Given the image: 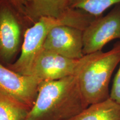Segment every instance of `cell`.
<instances>
[{
	"instance_id": "obj_1",
	"label": "cell",
	"mask_w": 120,
	"mask_h": 120,
	"mask_svg": "<svg viewBox=\"0 0 120 120\" xmlns=\"http://www.w3.org/2000/svg\"><path fill=\"white\" fill-rule=\"evenodd\" d=\"M86 108L77 76L42 82L34 106L23 120H68Z\"/></svg>"
},
{
	"instance_id": "obj_2",
	"label": "cell",
	"mask_w": 120,
	"mask_h": 120,
	"mask_svg": "<svg viewBox=\"0 0 120 120\" xmlns=\"http://www.w3.org/2000/svg\"><path fill=\"white\" fill-rule=\"evenodd\" d=\"M120 62V43L104 52L102 51L84 55L76 76L83 102L86 107L109 98V84Z\"/></svg>"
},
{
	"instance_id": "obj_3",
	"label": "cell",
	"mask_w": 120,
	"mask_h": 120,
	"mask_svg": "<svg viewBox=\"0 0 120 120\" xmlns=\"http://www.w3.org/2000/svg\"><path fill=\"white\" fill-rule=\"evenodd\" d=\"M94 19L90 15L72 8L60 19L40 18L25 31L19 56L16 61L6 66L19 74L30 76L36 60L43 50L45 40L52 28L66 25L83 31Z\"/></svg>"
},
{
	"instance_id": "obj_4",
	"label": "cell",
	"mask_w": 120,
	"mask_h": 120,
	"mask_svg": "<svg viewBox=\"0 0 120 120\" xmlns=\"http://www.w3.org/2000/svg\"><path fill=\"white\" fill-rule=\"evenodd\" d=\"M41 82L19 74L0 62V94L28 112L34 106Z\"/></svg>"
},
{
	"instance_id": "obj_5",
	"label": "cell",
	"mask_w": 120,
	"mask_h": 120,
	"mask_svg": "<svg viewBox=\"0 0 120 120\" xmlns=\"http://www.w3.org/2000/svg\"><path fill=\"white\" fill-rule=\"evenodd\" d=\"M19 13L8 0L0 4V62L4 65L12 64L21 49L23 37Z\"/></svg>"
},
{
	"instance_id": "obj_6",
	"label": "cell",
	"mask_w": 120,
	"mask_h": 120,
	"mask_svg": "<svg viewBox=\"0 0 120 120\" xmlns=\"http://www.w3.org/2000/svg\"><path fill=\"white\" fill-rule=\"evenodd\" d=\"M116 39H120V4L105 16L94 19L83 30V55L100 51Z\"/></svg>"
},
{
	"instance_id": "obj_7",
	"label": "cell",
	"mask_w": 120,
	"mask_h": 120,
	"mask_svg": "<svg viewBox=\"0 0 120 120\" xmlns=\"http://www.w3.org/2000/svg\"><path fill=\"white\" fill-rule=\"evenodd\" d=\"M81 58L72 59L43 49L36 60L30 76L41 82L76 76Z\"/></svg>"
},
{
	"instance_id": "obj_8",
	"label": "cell",
	"mask_w": 120,
	"mask_h": 120,
	"mask_svg": "<svg viewBox=\"0 0 120 120\" xmlns=\"http://www.w3.org/2000/svg\"><path fill=\"white\" fill-rule=\"evenodd\" d=\"M43 49L72 59H80L84 56L83 30L66 25L55 27L48 34Z\"/></svg>"
},
{
	"instance_id": "obj_9",
	"label": "cell",
	"mask_w": 120,
	"mask_h": 120,
	"mask_svg": "<svg viewBox=\"0 0 120 120\" xmlns=\"http://www.w3.org/2000/svg\"><path fill=\"white\" fill-rule=\"evenodd\" d=\"M69 1L70 0H26L27 17L34 22L42 17L62 18L71 10Z\"/></svg>"
},
{
	"instance_id": "obj_10",
	"label": "cell",
	"mask_w": 120,
	"mask_h": 120,
	"mask_svg": "<svg viewBox=\"0 0 120 120\" xmlns=\"http://www.w3.org/2000/svg\"><path fill=\"white\" fill-rule=\"evenodd\" d=\"M68 120H120V105L109 98L90 105Z\"/></svg>"
},
{
	"instance_id": "obj_11",
	"label": "cell",
	"mask_w": 120,
	"mask_h": 120,
	"mask_svg": "<svg viewBox=\"0 0 120 120\" xmlns=\"http://www.w3.org/2000/svg\"><path fill=\"white\" fill-rule=\"evenodd\" d=\"M119 4L120 0H70L69 7L97 18L107 9Z\"/></svg>"
},
{
	"instance_id": "obj_12",
	"label": "cell",
	"mask_w": 120,
	"mask_h": 120,
	"mask_svg": "<svg viewBox=\"0 0 120 120\" xmlns=\"http://www.w3.org/2000/svg\"><path fill=\"white\" fill-rule=\"evenodd\" d=\"M27 112L0 94V120H23Z\"/></svg>"
},
{
	"instance_id": "obj_13",
	"label": "cell",
	"mask_w": 120,
	"mask_h": 120,
	"mask_svg": "<svg viewBox=\"0 0 120 120\" xmlns=\"http://www.w3.org/2000/svg\"><path fill=\"white\" fill-rule=\"evenodd\" d=\"M109 98L120 105V65L114 78L109 94Z\"/></svg>"
},
{
	"instance_id": "obj_14",
	"label": "cell",
	"mask_w": 120,
	"mask_h": 120,
	"mask_svg": "<svg viewBox=\"0 0 120 120\" xmlns=\"http://www.w3.org/2000/svg\"><path fill=\"white\" fill-rule=\"evenodd\" d=\"M3 1H4V0H0V4H1V3H2V2Z\"/></svg>"
}]
</instances>
